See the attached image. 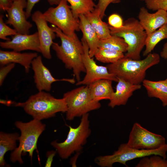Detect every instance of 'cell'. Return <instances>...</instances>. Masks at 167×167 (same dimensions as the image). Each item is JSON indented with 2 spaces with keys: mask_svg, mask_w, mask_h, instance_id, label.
Returning a JSON list of instances; mask_svg holds the SVG:
<instances>
[{
  "mask_svg": "<svg viewBox=\"0 0 167 167\" xmlns=\"http://www.w3.org/2000/svg\"><path fill=\"white\" fill-rule=\"evenodd\" d=\"M84 15L96 32L100 39H105L111 36L109 25L102 21L99 13L95 9Z\"/></svg>",
  "mask_w": 167,
  "mask_h": 167,
  "instance_id": "cell-23",
  "label": "cell"
},
{
  "mask_svg": "<svg viewBox=\"0 0 167 167\" xmlns=\"http://www.w3.org/2000/svg\"><path fill=\"white\" fill-rule=\"evenodd\" d=\"M142 83L149 97L159 99L164 107L167 106V82L165 79L153 81L144 79Z\"/></svg>",
  "mask_w": 167,
  "mask_h": 167,
  "instance_id": "cell-21",
  "label": "cell"
},
{
  "mask_svg": "<svg viewBox=\"0 0 167 167\" xmlns=\"http://www.w3.org/2000/svg\"><path fill=\"white\" fill-rule=\"evenodd\" d=\"M160 56L162 58L167 60V42L164 45L162 50L160 52Z\"/></svg>",
  "mask_w": 167,
  "mask_h": 167,
  "instance_id": "cell-37",
  "label": "cell"
},
{
  "mask_svg": "<svg viewBox=\"0 0 167 167\" xmlns=\"http://www.w3.org/2000/svg\"><path fill=\"white\" fill-rule=\"evenodd\" d=\"M70 4V7L74 15L79 19V15H85L93 11L96 6L95 0H66Z\"/></svg>",
  "mask_w": 167,
  "mask_h": 167,
  "instance_id": "cell-26",
  "label": "cell"
},
{
  "mask_svg": "<svg viewBox=\"0 0 167 167\" xmlns=\"http://www.w3.org/2000/svg\"><path fill=\"white\" fill-rule=\"evenodd\" d=\"M167 39V23L147 35L145 42V49L143 55L146 56L153 50L160 41Z\"/></svg>",
  "mask_w": 167,
  "mask_h": 167,
  "instance_id": "cell-24",
  "label": "cell"
},
{
  "mask_svg": "<svg viewBox=\"0 0 167 167\" xmlns=\"http://www.w3.org/2000/svg\"><path fill=\"white\" fill-rule=\"evenodd\" d=\"M109 25L115 28H118L123 26L124 22L122 17L117 14H113L108 17Z\"/></svg>",
  "mask_w": 167,
  "mask_h": 167,
  "instance_id": "cell-33",
  "label": "cell"
},
{
  "mask_svg": "<svg viewBox=\"0 0 167 167\" xmlns=\"http://www.w3.org/2000/svg\"><path fill=\"white\" fill-rule=\"evenodd\" d=\"M79 28L82 33V38L88 45L90 56L93 58L98 48L100 39L84 15H79Z\"/></svg>",
  "mask_w": 167,
  "mask_h": 167,
  "instance_id": "cell-19",
  "label": "cell"
},
{
  "mask_svg": "<svg viewBox=\"0 0 167 167\" xmlns=\"http://www.w3.org/2000/svg\"><path fill=\"white\" fill-rule=\"evenodd\" d=\"M145 3L147 8L149 10L167 11V0H146Z\"/></svg>",
  "mask_w": 167,
  "mask_h": 167,
  "instance_id": "cell-30",
  "label": "cell"
},
{
  "mask_svg": "<svg viewBox=\"0 0 167 167\" xmlns=\"http://www.w3.org/2000/svg\"><path fill=\"white\" fill-rule=\"evenodd\" d=\"M32 19L37 27L41 53L45 58L51 59L50 49L54 42L53 40L55 38L56 33L48 25L43 13L41 11H35L32 15Z\"/></svg>",
  "mask_w": 167,
  "mask_h": 167,
  "instance_id": "cell-12",
  "label": "cell"
},
{
  "mask_svg": "<svg viewBox=\"0 0 167 167\" xmlns=\"http://www.w3.org/2000/svg\"><path fill=\"white\" fill-rule=\"evenodd\" d=\"M109 27L111 35L123 38L128 45L124 56L134 60H140V53L145 46L147 34L139 21L131 18L125 21L122 27Z\"/></svg>",
  "mask_w": 167,
  "mask_h": 167,
  "instance_id": "cell-4",
  "label": "cell"
},
{
  "mask_svg": "<svg viewBox=\"0 0 167 167\" xmlns=\"http://www.w3.org/2000/svg\"><path fill=\"white\" fill-rule=\"evenodd\" d=\"M15 126L21 132L19 145L11 154L10 160L13 163L18 161L20 164L23 163L21 156L26 152L29 153L31 159L33 152L37 149L38 138L45 130L46 125L41 121L33 119L27 122L16 121Z\"/></svg>",
  "mask_w": 167,
  "mask_h": 167,
  "instance_id": "cell-5",
  "label": "cell"
},
{
  "mask_svg": "<svg viewBox=\"0 0 167 167\" xmlns=\"http://www.w3.org/2000/svg\"><path fill=\"white\" fill-rule=\"evenodd\" d=\"M160 56L150 53L143 60H136L125 56L117 62L106 66L110 73L133 84H139L145 79L147 70L158 64Z\"/></svg>",
  "mask_w": 167,
  "mask_h": 167,
  "instance_id": "cell-2",
  "label": "cell"
},
{
  "mask_svg": "<svg viewBox=\"0 0 167 167\" xmlns=\"http://www.w3.org/2000/svg\"><path fill=\"white\" fill-rule=\"evenodd\" d=\"M50 27L61 41L60 45L54 42L51 46L52 49L58 58L63 63L65 68L72 70L77 82L80 81L81 73L86 72L82 59L84 48L81 41L76 34L69 37L55 26L52 24Z\"/></svg>",
  "mask_w": 167,
  "mask_h": 167,
  "instance_id": "cell-1",
  "label": "cell"
},
{
  "mask_svg": "<svg viewBox=\"0 0 167 167\" xmlns=\"http://www.w3.org/2000/svg\"><path fill=\"white\" fill-rule=\"evenodd\" d=\"M89 116L88 113L82 116L76 127L69 126L67 138L63 142L58 143L55 140L51 143L62 159H67L75 152L80 151L86 143L91 132Z\"/></svg>",
  "mask_w": 167,
  "mask_h": 167,
  "instance_id": "cell-6",
  "label": "cell"
},
{
  "mask_svg": "<svg viewBox=\"0 0 167 167\" xmlns=\"http://www.w3.org/2000/svg\"><path fill=\"white\" fill-rule=\"evenodd\" d=\"M19 135L17 132L7 133L0 132V166L5 165L4 155L8 151H14L17 147L16 142L19 140Z\"/></svg>",
  "mask_w": 167,
  "mask_h": 167,
  "instance_id": "cell-22",
  "label": "cell"
},
{
  "mask_svg": "<svg viewBox=\"0 0 167 167\" xmlns=\"http://www.w3.org/2000/svg\"></svg>",
  "mask_w": 167,
  "mask_h": 167,
  "instance_id": "cell-42",
  "label": "cell"
},
{
  "mask_svg": "<svg viewBox=\"0 0 167 167\" xmlns=\"http://www.w3.org/2000/svg\"><path fill=\"white\" fill-rule=\"evenodd\" d=\"M15 105L23 107L33 119L40 121L54 117L58 112L66 113L67 110L63 98H55L44 91H38L25 102L16 103Z\"/></svg>",
  "mask_w": 167,
  "mask_h": 167,
  "instance_id": "cell-3",
  "label": "cell"
},
{
  "mask_svg": "<svg viewBox=\"0 0 167 167\" xmlns=\"http://www.w3.org/2000/svg\"><path fill=\"white\" fill-rule=\"evenodd\" d=\"M112 81L103 79L94 82L88 85L91 96L93 100L100 101L111 99L114 92Z\"/></svg>",
  "mask_w": 167,
  "mask_h": 167,
  "instance_id": "cell-20",
  "label": "cell"
},
{
  "mask_svg": "<svg viewBox=\"0 0 167 167\" xmlns=\"http://www.w3.org/2000/svg\"><path fill=\"white\" fill-rule=\"evenodd\" d=\"M13 0H0V8L4 11H6L12 6Z\"/></svg>",
  "mask_w": 167,
  "mask_h": 167,
  "instance_id": "cell-36",
  "label": "cell"
},
{
  "mask_svg": "<svg viewBox=\"0 0 167 167\" xmlns=\"http://www.w3.org/2000/svg\"><path fill=\"white\" fill-rule=\"evenodd\" d=\"M165 80H166V82H167V77L166 79Z\"/></svg>",
  "mask_w": 167,
  "mask_h": 167,
  "instance_id": "cell-38",
  "label": "cell"
},
{
  "mask_svg": "<svg viewBox=\"0 0 167 167\" xmlns=\"http://www.w3.org/2000/svg\"><path fill=\"white\" fill-rule=\"evenodd\" d=\"M57 152L56 151H48L46 153L47 161L45 167H50L51 166L53 158Z\"/></svg>",
  "mask_w": 167,
  "mask_h": 167,
  "instance_id": "cell-35",
  "label": "cell"
},
{
  "mask_svg": "<svg viewBox=\"0 0 167 167\" xmlns=\"http://www.w3.org/2000/svg\"><path fill=\"white\" fill-rule=\"evenodd\" d=\"M136 167H167V160L160 156L152 155L150 157H143Z\"/></svg>",
  "mask_w": 167,
  "mask_h": 167,
  "instance_id": "cell-28",
  "label": "cell"
},
{
  "mask_svg": "<svg viewBox=\"0 0 167 167\" xmlns=\"http://www.w3.org/2000/svg\"><path fill=\"white\" fill-rule=\"evenodd\" d=\"M36 52L21 53L13 51L0 50V66L10 63L19 64L24 68L25 72H29L32 60L38 56Z\"/></svg>",
  "mask_w": 167,
  "mask_h": 167,
  "instance_id": "cell-18",
  "label": "cell"
},
{
  "mask_svg": "<svg viewBox=\"0 0 167 167\" xmlns=\"http://www.w3.org/2000/svg\"><path fill=\"white\" fill-rule=\"evenodd\" d=\"M138 18L139 21L147 35L167 23V11L159 10L152 13L144 7L140 9Z\"/></svg>",
  "mask_w": 167,
  "mask_h": 167,
  "instance_id": "cell-16",
  "label": "cell"
},
{
  "mask_svg": "<svg viewBox=\"0 0 167 167\" xmlns=\"http://www.w3.org/2000/svg\"><path fill=\"white\" fill-rule=\"evenodd\" d=\"M4 16L2 14L0 15V38L6 41L11 40L7 37L9 36L15 35L18 33L15 29H12L5 23L3 21Z\"/></svg>",
  "mask_w": 167,
  "mask_h": 167,
  "instance_id": "cell-29",
  "label": "cell"
},
{
  "mask_svg": "<svg viewBox=\"0 0 167 167\" xmlns=\"http://www.w3.org/2000/svg\"><path fill=\"white\" fill-rule=\"evenodd\" d=\"M13 0V1H16V0Z\"/></svg>",
  "mask_w": 167,
  "mask_h": 167,
  "instance_id": "cell-39",
  "label": "cell"
},
{
  "mask_svg": "<svg viewBox=\"0 0 167 167\" xmlns=\"http://www.w3.org/2000/svg\"><path fill=\"white\" fill-rule=\"evenodd\" d=\"M126 144L131 148L151 150L159 148L166 142L163 136L149 131L136 122L133 124Z\"/></svg>",
  "mask_w": 167,
  "mask_h": 167,
  "instance_id": "cell-10",
  "label": "cell"
},
{
  "mask_svg": "<svg viewBox=\"0 0 167 167\" xmlns=\"http://www.w3.org/2000/svg\"><path fill=\"white\" fill-rule=\"evenodd\" d=\"M121 0H98L95 8L99 13L101 18L102 19L105 15V11L111 3H118Z\"/></svg>",
  "mask_w": 167,
  "mask_h": 167,
  "instance_id": "cell-31",
  "label": "cell"
},
{
  "mask_svg": "<svg viewBox=\"0 0 167 167\" xmlns=\"http://www.w3.org/2000/svg\"><path fill=\"white\" fill-rule=\"evenodd\" d=\"M26 0L14 1L11 6L6 11L7 20L6 24L11 25L18 33L28 34L32 25L27 20L25 11Z\"/></svg>",
  "mask_w": 167,
  "mask_h": 167,
  "instance_id": "cell-14",
  "label": "cell"
},
{
  "mask_svg": "<svg viewBox=\"0 0 167 167\" xmlns=\"http://www.w3.org/2000/svg\"><path fill=\"white\" fill-rule=\"evenodd\" d=\"M117 78L118 83L116 91L114 92L108 104L109 106L112 108L117 106L126 105L133 92L141 88L140 84H133L122 78Z\"/></svg>",
  "mask_w": 167,
  "mask_h": 167,
  "instance_id": "cell-17",
  "label": "cell"
},
{
  "mask_svg": "<svg viewBox=\"0 0 167 167\" xmlns=\"http://www.w3.org/2000/svg\"><path fill=\"white\" fill-rule=\"evenodd\" d=\"M81 40L84 48L83 62L86 74L84 79L77 82L76 85H88L94 82L103 79L117 82V77L109 72L106 66L98 65L93 58L90 56L89 48L86 41L83 38Z\"/></svg>",
  "mask_w": 167,
  "mask_h": 167,
  "instance_id": "cell-11",
  "label": "cell"
},
{
  "mask_svg": "<svg viewBox=\"0 0 167 167\" xmlns=\"http://www.w3.org/2000/svg\"><path fill=\"white\" fill-rule=\"evenodd\" d=\"M0 46L2 48L17 52L29 50L41 53L37 32L30 35L17 33L11 40L0 42Z\"/></svg>",
  "mask_w": 167,
  "mask_h": 167,
  "instance_id": "cell-15",
  "label": "cell"
},
{
  "mask_svg": "<svg viewBox=\"0 0 167 167\" xmlns=\"http://www.w3.org/2000/svg\"><path fill=\"white\" fill-rule=\"evenodd\" d=\"M124 53L106 48H98L94 56L98 61L103 63H112L124 56Z\"/></svg>",
  "mask_w": 167,
  "mask_h": 167,
  "instance_id": "cell-27",
  "label": "cell"
},
{
  "mask_svg": "<svg viewBox=\"0 0 167 167\" xmlns=\"http://www.w3.org/2000/svg\"><path fill=\"white\" fill-rule=\"evenodd\" d=\"M98 48L109 49L124 53L127 52L128 45L123 38L111 35L108 38L100 39Z\"/></svg>",
  "mask_w": 167,
  "mask_h": 167,
  "instance_id": "cell-25",
  "label": "cell"
},
{
  "mask_svg": "<svg viewBox=\"0 0 167 167\" xmlns=\"http://www.w3.org/2000/svg\"><path fill=\"white\" fill-rule=\"evenodd\" d=\"M47 22L54 25L67 36L72 37L79 31V19L75 17L66 0H61L56 7H50L43 13Z\"/></svg>",
  "mask_w": 167,
  "mask_h": 167,
  "instance_id": "cell-9",
  "label": "cell"
},
{
  "mask_svg": "<svg viewBox=\"0 0 167 167\" xmlns=\"http://www.w3.org/2000/svg\"><path fill=\"white\" fill-rule=\"evenodd\" d=\"M67 108L66 119L71 121L75 118L82 117L91 111L100 108L99 101L92 98L88 85L82 86L63 94Z\"/></svg>",
  "mask_w": 167,
  "mask_h": 167,
  "instance_id": "cell-7",
  "label": "cell"
},
{
  "mask_svg": "<svg viewBox=\"0 0 167 167\" xmlns=\"http://www.w3.org/2000/svg\"><path fill=\"white\" fill-rule=\"evenodd\" d=\"M95 0V1L96 0Z\"/></svg>",
  "mask_w": 167,
  "mask_h": 167,
  "instance_id": "cell-41",
  "label": "cell"
},
{
  "mask_svg": "<svg viewBox=\"0 0 167 167\" xmlns=\"http://www.w3.org/2000/svg\"><path fill=\"white\" fill-rule=\"evenodd\" d=\"M31 66L34 73V82L38 91H50L52 85L54 82L65 81L72 84L75 82L74 78L58 79L54 78L43 63L41 56L40 55L33 59Z\"/></svg>",
  "mask_w": 167,
  "mask_h": 167,
  "instance_id": "cell-13",
  "label": "cell"
},
{
  "mask_svg": "<svg viewBox=\"0 0 167 167\" xmlns=\"http://www.w3.org/2000/svg\"></svg>",
  "mask_w": 167,
  "mask_h": 167,
  "instance_id": "cell-40",
  "label": "cell"
},
{
  "mask_svg": "<svg viewBox=\"0 0 167 167\" xmlns=\"http://www.w3.org/2000/svg\"><path fill=\"white\" fill-rule=\"evenodd\" d=\"M15 63H9L6 65L0 66V85L3 84L4 81L8 74L15 67Z\"/></svg>",
  "mask_w": 167,
  "mask_h": 167,
  "instance_id": "cell-34",
  "label": "cell"
},
{
  "mask_svg": "<svg viewBox=\"0 0 167 167\" xmlns=\"http://www.w3.org/2000/svg\"><path fill=\"white\" fill-rule=\"evenodd\" d=\"M40 0H26L27 5L25 8V15L27 19L31 15L32 10L35 4ZM61 0H47L51 5H58Z\"/></svg>",
  "mask_w": 167,
  "mask_h": 167,
  "instance_id": "cell-32",
  "label": "cell"
},
{
  "mask_svg": "<svg viewBox=\"0 0 167 167\" xmlns=\"http://www.w3.org/2000/svg\"><path fill=\"white\" fill-rule=\"evenodd\" d=\"M167 144L156 149H138L130 148L126 143L120 145L118 150L110 155L96 157L95 161L101 167H112L113 164L118 163L127 166L126 162L130 160L152 155H158L166 158Z\"/></svg>",
  "mask_w": 167,
  "mask_h": 167,
  "instance_id": "cell-8",
  "label": "cell"
}]
</instances>
